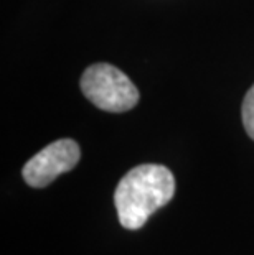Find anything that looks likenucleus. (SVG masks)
<instances>
[{"label":"nucleus","mask_w":254,"mask_h":255,"mask_svg":"<svg viewBox=\"0 0 254 255\" xmlns=\"http://www.w3.org/2000/svg\"><path fill=\"white\" fill-rule=\"evenodd\" d=\"M81 91L96 107L107 112H126L139 102V89L112 64L96 63L83 73Z\"/></svg>","instance_id":"nucleus-2"},{"label":"nucleus","mask_w":254,"mask_h":255,"mask_svg":"<svg viewBox=\"0 0 254 255\" xmlns=\"http://www.w3.org/2000/svg\"><path fill=\"white\" fill-rule=\"evenodd\" d=\"M79 156V146L74 140H56L31 156L25 163L21 175L31 188H45L59 175L73 170Z\"/></svg>","instance_id":"nucleus-3"},{"label":"nucleus","mask_w":254,"mask_h":255,"mask_svg":"<svg viewBox=\"0 0 254 255\" xmlns=\"http://www.w3.org/2000/svg\"><path fill=\"white\" fill-rule=\"evenodd\" d=\"M243 126H245L248 135L254 140V86L248 91L243 101Z\"/></svg>","instance_id":"nucleus-4"},{"label":"nucleus","mask_w":254,"mask_h":255,"mask_svg":"<svg viewBox=\"0 0 254 255\" xmlns=\"http://www.w3.org/2000/svg\"><path fill=\"white\" fill-rule=\"evenodd\" d=\"M175 178L164 165H139L119 181L114 193L117 218L129 231L140 229L157 209L174 198Z\"/></svg>","instance_id":"nucleus-1"}]
</instances>
